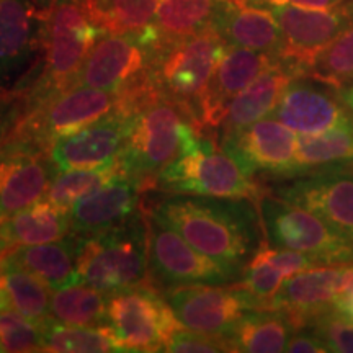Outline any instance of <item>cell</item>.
I'll list each match as a JSON object with an SVG mask.
<instances>
[{
  "label": "cell",
  "mask_w": 353,
  "mask_h": 353,
  "mask_svg": "<svg viewBox=\"0 0 353 353\" xmlns=\"http://www.w3.org/2000/svg\"><path fill=\"white\" fill-rule=\"evenodd\" d=\"M43 352L105 353L125 350L108 327L70 325L50 317L43 324Z\"/></svg>",
  "instance_id": "4dcf8cb0"
},
{
  "label": "cell",
  "mask_w": 353,
  "mask_h": 353,
  "mask_svg": "<svg viewBox=\"0 0 353 353\" xmlns=\"http://www.w3.org/2000/svg\"><path fill=\"white\" fill-rule=\"evenodd\" d=\"M108 299V293L79 281L52 291L51 317L70 325L107 327Z\"/></svg>",
  "instance_id": "f546056e"
},
{
  "label": "cell",
  "mask_w": 353,
  "mask_h": 353,
  "mask_svg": "<svg viewBox=\"0 0 353 353\" xmlns=\"http://www.w3.org/2000/svg\"><path fill=\"white\" fill-rule=\"evenodd\" d=\"M200 138L201 125L195 114L159 97L139 112L118 161L126 175L138 176L152 188L157 175L192 151Z\"/></svg>",
  "instance_id": "7a4b0ae2"
},
{
  "label": "cell",
  "mask_w": 353,
  "mask_h": 353,
  "mask_svg": "<svg viewBox=\"0 0 353 353\" xmlns=\"http://www.w3.org/2000/svg\"><path fill=\"white\" fill-rule=\"evenodd\" d=\"M285 180L272 195L311 211L353 242V161L329 162Z\"/></svg>",
  "instance_id": "8fae6325"
},
{
  "label": "cell",
  "mask_w": 353,
  "mask_h": 353,
  "mask_svg": "<svg viewBox=\"0 0 353 353\" xmlns=\"http://www.w3.org/2000/svg\"><path fill=\"white\" fill-rule=\"evenodd\" d=\"M337 161H353V118L319 134H303L298 138L296 161L291 176Z\"/></svg>",
  "instance_id": "1f68e13d"
},
{
  "label": "cell",
  "mask_w": 353,
  "mask_h": 353,
  "mask_svg": "<svg viewBox=\"0 0 353 353\" xmlns=\"http://www.w3.org/2000/svg\"><path fill=\"white\" fill-rule=\"evenodd\" d=\"M164 352L172 353H216L232 352V345L224 335H211L196 332V330H183L180 327L167 342Z\"/></svg>",
  "instance_id": "8d00e7d4"
},
{
  "label": "cell",
  "mask_w": 353,
  "mask_h": 353,
  "mask_svg": "<svg viewBox=\"0 0 353 353\" xmlns=\"http://www.w3.org/2000/svg\"><path fill=\"white\" fill-rule=\"evenodd\" d=\"M101 34L105 33L92 21L83 0H68L44 10L43 68L23 92L26 113L70 85Z\"/></svg>",
  "instance_id": "3957f363"
},
{
  "label": "cell",
  "mask_w": 353,
  "mask_h": 353,
  "mask_svg": "<svg viewBox=\"0 0 353 353\" xmlns=\"http://www.w3.org/2000/svg\"><path fill=\"white\" fill-rule=\"evenodd\" d=\"M329 352L353 353V321L337 309H330L307 325Z\"/></svg>",
  "instance_id": "d590c367"
},
{
  "label": "cell",
  "mask_w": 353,
  "mask_h": 353,
  "mask_svg": "<svg viewBox=\"0 0 353 353\" xmlns=\"http://www.w3.org/2000/svg\"><path fill=\"white\" fill-rule=\"evenodd\" d=\"M149 273V223L141 211L110 231L83 237L77 257L81 283L113 294L141 285Z\"/></svg>",
  "instance_id": "277c9868"
},
{
  "label": "cell",
  "mask_w": 353,
  "mask_h": 353,
  "mask_svg": "<svg viewBox=\"0 0 353 353\" xmlns=\"http://www.w3.org/2000/svg\"><path fill=\"white\" fill-rule=\"evenodd\" d=\"M224 2L226 0H159L149 26L156 48L210 28Z\"/></svg>",
  "instance_id": "4316f807"
},
{
  "label": "cell",
  "mask_w": 353,
  "mask_h": 353,
  "mask_svg": "<svg viewBox=\"0 0 353 353\" xmlns=\"http://www.w3.org/2000/svg\"><path fill=\"white\" fill-rule=\"evenodd\" d=\"M306 74L334 88L347 81H353V26L339 34L317 54Z\"/></svg>",
  "instance_id": "836d02e7"
},
{
  "label": "cell",
  "mask_w": 353,
  "mask_h": 353,
  "mask_svg": "<svg viewBox=\"0 0 353 353\" xmlns=\"http://www.w3.org/2000/svg\"><path fill=\"white\" fill-rule=\"evenodd\" d=\"M107 327L125 352H164L182 324L161 291L141 283L110 294Z\"/></svg>",
  "instance_id": "30bf717a"
},
{
  "label": "cell",
  "mask_w": 353,
  "mask_h": 353,
  "mask_svg": "<svg viewBox=\"0 0 353 353\" xmlns=\"http://www.w3.org/2000/svg\"><path fill=\"white\" fill-rule=\"evenodd\" d=\"M152 52L154 43L148 30L136 34H101L68 88L87 85L125 90L148 74Z\"/></svg>",
  "instance_id": "9a60e30c"
},
{
  "label": "cell",
  "mask_w": 353,
  "mask_h": 353,
  "mask_svg": "<svg viewBox=\"0 0 353 353\" xmlns=\"http://www.w3.org/2000/svg\"><path fill=\"white\" fill-rule=\"evenodd\" d=\"M211 26L229 46L281 57L283 33L270 8L249 6L247 0H226Z\"/></svg>",
  "instance_id": "603a6c76"
},
{
  "label": "cell",
  "mask_w": 353,
  "mask_h": 353,
  "mask_svg": "<svg viewBox=\"0 0 353 353\" xmlns=\"http://www.w3.org/2000/svg\"><path fill=\"white\" fill-rule=\"evenodd\" d=\"M149 273L154 288L164 291L195 285H232L242 270L200 252L169 224L148 211Z\"/></svg>",
  "instance_id": "ba28073f"
},
{
  "label": "cell",
  "mask_w": 353,
  "mask_h": 353,
  "mask_svg": "<svg viewBox=\"0 0 353 353\" xmlns=\"http://www.w3.org/2000/svg\"><path fill=\"white\" fill-rule=\"evenodd\" d=\"M265 242L306 254L321 265L353 263V242L311 211L263 193L257 201Z\"/></svg>",
  "instance_id": "52a82bcc"
},
{
  "label": "cell",
  "mask_w": 353,
  "mask_h": 353,
  "mask_svg": "<svg viewBox=\"0 0 353 353\" xmlns=\"http://www.w3.org/2000/svg\"><path fill=\"white\" fill-rule=\"evenodd\" d=\"M151 190L138 176L123 174L69 208L70 232L81 237L110 231L143 211V193Z\"/></svg>",
  "instance_id": "ffe728a7"
},
{
  "label": "cell",
  "mask_w": 353,
  "mask_h": 353,
  "mask_svg": "<svg viewBox=\"0 0 353 353\" xmlns=\"http://www.w3.org/2000/svg\"><path fill=\"white\" fill-rule=\"evenodd\" d=\"M26 117V99L23 92L0 94V157L15 138Z\"/></svg>",
  "instance_id": "74e56055"
},
{
  "label": "cell",
  "mask_w": 353,
  "mask_h": 353,
  "mask_svg": "<svg viewBox=\"0 0 353 353\" xmlns=\"http://www.w3.org/2000/svg\"><path fill=\"white\" fill-rule=\"evenodd\" d=\"M296 76H299L298 70L281 59L263 70L229 103L223 121L218 126L219 143L254 125L255 121L270 117L286 85Z\"/></svg>",
  "instance_id": "cb8c5ba5"
},
{
  "label": "cell",
  "mask_w": 353,
  "mask_h": 353,
  "mask_svg": "<svg viewBox=\"0 0 353 353\" xmlns=\"http://www.w3.org/2000/svg\"><path fill=\"white\" fill-rule=\"evenodd\" d=\"M2 352H6V350H3V347H2V343H0V353H2Z\"/></svg>",
  "instance_id": "ee69618b"
},
{
  "label": "cell",
  "mask_w": 353,
  "mask_h": 353,
  "mask_svg": "<svg viewBox=\"0 0 353 353\" xmlns=\"http://www.w3.org/2000/svg\"><path fill=\"white\" fill-rule=\"evenodd\" d=\"M32 2L39 8V10L44 12V10H50L51 7L57 6V3L68 2V0H32Z\"/></svg>",
  "instance_id": "7bdbcfd3"
},
{
  "label": "cell",
  "mask_w": 353,
  "mask_h": 353,
  "mask_svg": "<svg viewBox=\"0 0 353 353\" xmlns=\"http://www.w3.org/2000/svg\"><path fill=\"white\" fill-rule=\"evenodd\" d=\"M334 307L353 321V263L342 265L341 281H339V291L337 296H335Z\"/></svg>",
  "instance_id": "ab89813d"
},
{
  "label": "cell",
  "mask_w": 353,
  "mask_h": 353,
  "mask_svg": "<svg viewBox=\"0 0 353 353\" xmlns=\"http://www.w3.org/2000/svg\"><path fill=\"white\" fill-rule=\"evenodd\" d=\"M43 20L32 0H0V94L25 92L33 83Z\"/></svg>",
  "instance_id": "4fadbf2b"
},
{
  "label": "cell",
  "mask_w": 353,
  "mask_h": 353,
  "mask_svg": "<svg viewBox=\"0 0 353 353\" xmlns=\"http://www.w3.org/2000/svg\"><path fill=\"white\" fill-rule=\"evenodd\" d=\"M0 343L6 352H43V324L13 309H0Z\"/></svg>",
  "instance_id": "e575fe53"
},
{
  "label": "cell",
  "mask_w": 353,
  "mask_h": 353,
  "mask_svg": "<svg viewBox=\"0 0 353 353\" xmlns=\"http://www.w3.org/2000/svg\"><path fill=\"white\" fill-rule=\"evenodd\" d=\"M219 145L249 175L263 174L280 180L293 175L298 136L276 118H262L231 138L221 141Z\"/></svg>",
  "instance_id": "2e32d148"
},
{
  "label": "cell",
  "mask_w": 353,
  "mask_h": 353,
  "mask_svg": "<svg viewBox=\"0 0 353 353\" xmlns=\"http://www.w3.org/2000/svg\"><path fill=\"white\" fill-rule=\"evenodd\" d=\"M162 294L182 327L224 337L245 312L263 309L262 301L239 283L180 286Z\"/></svg>",
  "instance_id": "7c38bea8"
},
{
  "label": "cell",
  "mask_w": 353,
  "mask_h": 353,
  "mask_svg": "<svg viewBox=\"0 0 353 353\" xmlns=\"http://www.w3.org/2000/svg\"><path fill=\"white\" fill-rule=\"evenodd\" d=\"M268 6H294L301 8H316V10H327L334 8L345 0H263Z\"/></svg>",
  "instance_id": "60d3db41"
},
{
  "label": "cell",
  "mask_w": 353,
  "mask_h": 353,
  "mask_svg": "<svg viewBox=\"0 0 353 353\" xmlns=\"http://www.w3.org/2000/svg\"><path fill=\"white\" fill-rule=\"evenodd\" d=\"M83 237L69 232L63 239L44 244L15 245L0 254V260L33 273L52 291L79 283L77 257Z\"/></svg>",
  "instance_id": "d4e9b609"
},
{
  "label": "cell",
  "mask_w": 353,
  "mask_h": 353,
  "mask_svg": "<svg viewBox=\"0 0 353 353\" xmlns=\"http://www.w3.org/2000/svg\"><path fill=\"white\" fill-rule=\"evenodd\" d=\"M285 352L290 353H327V347L307 327L296 329L291 334Z\"/></svg>",
  "instance_id": "f35d334b"
},
{
  "label": "cell",
  "mask_w": 353,
  "mask_h": 353,
  "mask_svg": "<svg viewBox=\"0 0 353 353\" xmlns=\"http://www.w3.org/2000/svg\"><path fill=\"white\" fill-rule=\"evenodd\" d=\"M125 174L120 161H113L110 164L94 167V169H74L59 172L52 180L44 200L51 201L59 208L68 210L74 203L88 195L101 185L108 183L110 180L117 179Z\"/></svg>",
  "instance_id": "d6a6232c"
},
{
  "label": "cell",
  "mask_w": 353,
  "mask_h": 353,
  "mask_svg": "<svg viewBox=\"0 0 353 353\" xmlns=\"http://www.w3.org/2000/svg\"><path fill=\"white\" fill-rule=\"evenodd\" d=\"M51 288L33 273L0 260V309H13L38 324L51 317Z\"/></svg>",
  "instance_id": "f1b7e54d"
},
{
  "label": "cell",
  "mask_w": 353,
  "mask_h": 353,
  "mask_svg": "<svg viewBox=\"0 0 353 353\" xmlns=\"http://www.w3.org/2000/svg\"><path fill=\"white\" fill-rule=\"evenodd\" d=\"M228 48L229 44L213 26L161 44L154 48L148 77L159 95L180 103L200 121V99Z\"/></svg>",
  "instance_id": "5b68a950"
},
{
  "label": "cell",
  "mask_w": 353,
  "mask_h": 353,
  "mask_svg": "<svg viewBox=\"0 0 353 353\" xmlns=\"http://www.w3.org/2000/svg\"><path fill=\"white\" fill-rule=\"evenodd\" d=\"M270 117L299 134H319L352 120L353 114L334 87L299 74L286 85Z\"/></svg>",
  "instance_id": "d6986e66"
},
{
  "label": "cell",
  "mask_w": 353,
  "mask_h": 353,
  "mask_svg": "<svg viewBox=\"0 0 353 353\" xmlns=\"http://www.w3.org/2000/svg\"><path fill=\"white\" fill-rule=\"evenodd\" d=\"M341 273L342 265H325L294 273L268 299L265 309L283 311L296 329L307 327L317 317L334 309Z\"/></svg>",
  "instance_id": "7402d4cb"
},
{
  "label": "cell",
  "mask_w": 353,
  "mask_h": 353,
  "mask_svg": "<svg viewBox=\"0 0 353 353\" xmlns=\"http://www.w3.org/2000/svg\"><path fill=\"white\" fill-rule=\"evenodd\" d=\"M335 92H337L339 99L345 103V107L350 110L353 114V81H347L341 83V85L335 88Z\"/></svg>",
  "instance_id": "b9f144b4"
},
{
  "label": "cell",
  "mask_w": 353,
  "mask_h": 353,
  "mask_svg": "<svg viewBox=\"0 0 353 353\" xmlns=\"http://www.w3.org/2000/svg\"><path fill=\"white\" fill-rule=\"evenodd\" d=\"M118 108H121V92L70 87L30 110L13 139L50 151L57 139L83 130Z\"/></svg>",
  "instance_id": "9c48e42d"
},
{
  "label": "cell",
  "mask_w": 353,
  "mask_h": 353,
  "mask_svg": "<svg viewBox=\"0 0 353 353\" xmlns=\"http://www.w3.org/2000/svg\"><path fill=\"white\" fill-rule=\"evenodd\" d=\"M69 232V211L48 200H39L19 213L0 219V254L15 245L63 239Z\"/></svg>",
  "instance_id": "484cf974"
},
{
  "label": "cell",
  "mask_w": 353,
  "mask_h": 353,
  "mask_svg": "<svg viewBox=\"0 0 353 353\" xmlns=\"http://www.w3.org/2000/svg\"><path fill=\"white\" fill-rule=\"evenodd\" d=\"M278 57L245 48L229 46L219 64L216 65L208 85L203 92L198 107L201 126L216 128L223 121L224 113L234 97L254 82L263 70L278 63Z\"/></svg>",
  "instance_id": "44dd1931"
},
{
  "label": "cell",
  "mask_w": 353,
  "mask_h": 353,
  "mask_svg": "<svg viewBox=\"0 0 353 353\" xmlns=\"http://www.w3.org/2000/svg\"><path fill=\"white\" fill-rule=\"evenodd\" d=\"M57 174L46 149L13 139L0 157V219L44 200Z\"/></svg>",
  "instance_id": "ac0fdd59"
},
{
  "label": "cell",
  "mask_w": 353,
  "mask_h": 353,
  "mask_svg": "<svg viewBox=\"0 0 353 353\" xmlns=\"http://www.w3.org/2000/svg\"><path fill=\"white\" fill-rule=\"evenodd\" d=\"M138 114L118 108L83 130L57 139L50 148L57 169H94L117 161L130 139Z\"/></svg>",
  "instance_id": "e0dca14e"
},
{
  "label": "cell",
  "mask_w": 353,
  "mask_h": 353,
  "mask_svg": "<svg viewBox=\"0 0 353 353\" xmlns=\"http://www.w3.org/2000/svg\"><path fill=\"white\" fill-rule=\"evenodd\" d=\"M296 330L288 314L278 309H252L245 312L228 335L232 352H285L291 334Z\"/></svg>",
  "instance_id": "83f0119b"
},
{
  "label": "cell",
  "mask_w": 353,
  "mask_h": 353,
  "mask_svg": "<svg viewBox=\"0 0 353 353\" xmlns=\"http://www.w3.org/2000/svg\"><path fill=\"white\" fill-rule=\"evenodd\" d=\"M270 10L283 33L280 59L299 74H306L317 54L353 26V0L327 10L294 6H272Z\"/></svg>",
  "instance_id": "5bb4252c"
},
{
  "label": "cell",
  "mask_w": 353,
  "mask_h": 353,
  "mask_svg": "<svg viewBox=\"0 0 353 353\" xmlns=\"http://www.w3.org/2000/svg\"><path fill=\"white\" fill-rule=\"evenodd\" d=\"M149 213L169 224L196 250L242 273L265 244L259 205L250 198L172 193L157 200Z\"/></svg>",
  "instance_id": "6da1fadb"
},
{
  "label": "cell",
  "mask_w": 353,
  "mask_h": 353,
  "mask_svg": "<svg viewBox=\"0 0 353 353\" xmlns=\"http://www.w3.org/2000/svg\"><path fill=\"white\" fill-rule=\"evenodd\" d=\"M154 187L180 195L250 198L254 201L265 193L231 154L205 136L192 151L162 170Z\"/></svg>",
  "instance_id": "8992f818"
}]
</instances>
